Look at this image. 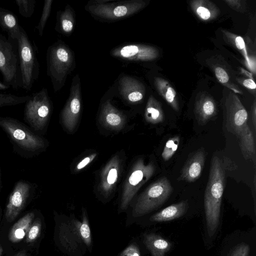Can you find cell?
<instances>
[{
  "instance_id": "obj_1",
  "label": "cell",
  "mask_w": 256,
  "mask_h": 256,
  "mask_svg": "<svg viewBox=\"0 0 256 256\" xmlns=\"http://www.w3.org/2000/svg\"><path fill=\"white\" fill-rule=\"evenodd\" d=\"M224 180L225 172L221 161L217 156H214L211 161L204 198L206 228L210 237L214 235L220 223Z\"/></svg>"
},
{
  "instance_id": "obj_2",
  "label": "cell",
  "mask_w": 256,
  "mask_h": 256,
  "mask_svg": "<svg viewBox=\"0 0 256 256\" xmlns=\"http://www.w3.org/2000/svg\"><path fill=\"white\" fill-rule=\"evenodd\" d=\"M0 127L7 135L14 150L23 157H33L46 146L47 142L43 138L16 119L0 116Z\"/></svg>"
},
{
  "instance_id": "obj_3",
  "label": "cell",
  "mask_w": 256,
  "mask_h": 256,
  "mask_svg": "<svg viewBox=\"0 0 256 256\" xmlns=\"http://www.w3.org/2000/svg\"><path fill=\"white\" fill-rule=\"evenodd\" d=\"M46 73L52 82L54 92L64 85L68 76L76 67L74 54L60 40L49 46L46 54Z\"/></svg>"
},
{
  "instance_id": "obj_4",
  "label": "cell",
  "mask_w": 256,
  "mask_h": 256,
  "mask_svg": "<svg viewBox=\"0 0 256 256\" xmlns=\"http://www.w3.org/2000/svg\"><path fill=\"white\" fill-rule=\"evenodd\" d=\"M19 58L22 88L30 90L40 74V64L36 49L32 44L24 29L21 26L16 40Z\"/></svg>"
},
{
  "instance_id": "obj_5",
  "label": "cell",
  "mask_w": 256,
  "mask_h": 256,
  "mask_svg": "<svg viewBox=\"0 0 256 256\" xmlns=\"http://www.w3.org/2000/svg\"><path fill=\"white\" fill-rule=\"evenodd\" d=\"M146 5V2L142 0H97L89 1L86 9L94 17L106 20H116L138 12Z\"/></svg>"
},
{
  "instance_id": "obj_6",
  "label": "cell",
  "mask_w": 256,
  "mask_h": 256,
  "mask_svg": "<svg viewBox=\"0 0 256 256\" xmlns=\"http://www.w3.org/2000/svg\"><path fill=\"white\" fill-rule=\"evenodd\" d=\"M173 192L169 180L165 176L150 184L138 198L133 208L134 217L142 216L163 204Z\"/></svg>"
},
{
  "instance_id": "obj_7",
  "label": "cell",
  "mask_w": 256,
  "mask_h": 256,
  "mask_svg": "<svg viewBox=\"0 0 256 256\" xmlns=\"http://www.w3.org/2000/svg\"><path fill=\"white\" fill-rule=\"evenodd\" d=\"M52 105L46 88L30 95L25 102L24 120L33 130L42 131L50 116Z\"/></svg>"
},
{
  "instance_id": "obj_8",
  "label": "cell",
  "mask_w": 256,
  "mask_h": 256,
  "mask_svg": "<svg viewBox=\"0 0 256 256\" xmlns=\"http://www.w3.org/2000/svg\"><path fill=\"white\" fill-rule=\"evenodd\" d=\"M0 72L4 84L14 90L22 88L17 42L0 33Z\"/></svg>"
},
{
  "instance_id": "obj_9",
  "label": "cell",
  "mask_w": 256,
  "mask_h": 256,
  "mask_svg": "<svg viewBox=\"0 0 256 256\" xmlns=\"http://www.w3.org/2000/svg\"><path fill=\"white\" fill-rule=\"evenodd\" d=\"M154 170L152 162L146 164L142 159L138 160L134 164L124 184L120 205L122 210L127 208L134 196L153 176Z\"/></svg>"
},
{
  "instance_id": "obj_10",
  "label": "cell",
  "mask_w": 256,
  "mask_h": 256,
  "mask_svg": "<svg viewBox=\"0 0 256 256\" xmlns=\"http://www.w3.org/2000/svg\"><path fill=\"white\" fill-rule=\"evenodd\" d=\"M226 91L222 100L226 128L238 136L248 125V114L236 94L229 90Z\"/></svg>"
},
{
  "instance_id": "obj_11",
  "label": "cell",
  "mask_w": 256,
  "mask_h": 256,
  "mask_svg": "<svg viewBox=\"0 0 256 256\" xmlns=\"http://www.w3.org/2000/svg\"><path fill=\"white\" fill-rule=\"evenodd\" d=\"M81 108L80 82L76 74L72 78L68 98L61 112L62 122L70 132L74 131L78 124Z\"/></svg>"
},
{
  "instance_id": "obj_12",
  "label": "cell",
  "mask_w": 256,
  "mask_h": 256,
  "mask_svg": "<svg viewBox=\"0 0 256 256\" xmlns=\"http://www.w3.org/2000/svg\"><path fill=\"white\" fill-rule=\"evenodd\" d=\"M110 54L122 60L134 62L153 60L159 56L158 51L155 47L140 44L120 46L112 49Z\"/></svg>"
},
{
  "instance_id": "obj_13",
  "label": "cell",
  "mask_w": 256,
  "mask_h": 256,
  "mask_svg": "<svg viewBox=\"0 0 256 256\" xmlns=\"http://www.w3.org/2000/svg\"><path fill=\"white\" fill-rule=\"evenodd\" d=\"M32 186L24 180L16 184L6 205L5 216L8 222L13 221L25 206L32 191Z\"/></svg>"
},
{
  "instance_id": "obj_14",
  "label": "cell",
  "mask_w": 256,
  "mask_h": 256,
  "mask_svg": "<svg viewBox=\"0 0 256 256\" xmlns=\"http://www.w3.org/2000/svg\"><path fill=\"white\" fill-rule=\"evenodd\" d=\"M120 166V160L116 155L102 169L98 188L106 198L108 196L114 188L119 176Z\"/></svg>"
},
{
  "instance_id": "obj_15",
  "label": "cell",
  "mask_w": 256,
  "mask_h": 256,
  "mask_svg": "<svg viewBox=\"0 0 256 256\" xmlns=\"http://www.w3.org/2000/svg\"><path fill=\"white\" fill-rule=\"evenodd\" d=\"M118 90L122 98L130 103L141 101L145 94L144 84L134 77L124 75L118 80Z\"/></svg>"
},
{
  "instance_id": "obj_16",
  "label": "cell",
  "mask_w": 256,
  "mask_h": 256,
  "mask_svg": "<svg viewBox=\"0 0 256 256\" xmlns=\"http://www.w3.org/2000/svg\"><path fill=\"white\" fill-rule=\"evenodd\" d=\"M206 154L204 150L195 152L186 161L182 168L178 180L194 182L201 176L204 168Z\"/></svg>"
},
{
  "instance_id": "obj_17",
  "label": "cell",
  "mask_w": 256,
  "mask_h": 256,
  "mask_svg": "<svg viewBox=\"0 0 256 256\" xmlns=\"http://www.w3.org/2000/svg\"><path fill=\"white\" fill-rule=\"evenodd\" d=\"M194 112L198 123L205 124L217 114L216 104L209 94L202 92L196 99Z\"/></svg>"
},
{
  "instance_id": "obj_18",
  "label": "cell",
  "mask_w": 256,
  "mask_h": 256,
  "mask_svg": "<svg viewBox=\"0 0 256 256\" xmlns=\"http://www.w3.org/2000/svg\"><path fill=\"white\" fill-rule=\"evenodd\" d=\"M100 120L106 128L114 130L123 128L126 122L125 116L116 108L110 100L102 104L100 115Z\"/></svg>"
},
{
  "instance_id": "obj_19",
  "label": "cell",
  "mask_w": 256,
  "mask_h": 256,
  "mask_svg": "<svg viewBox=\"0 0 256 256\" xmlns=\"http://www.w3.org/2000/svg\"><path fill=\"white\" fill-rule=\"evenodd\" d=\"M0 26L8 34V39L16 42L21 26L17 16L12 12L2 7H0Z\"/></svg>"
},
{
  "instance_id": "obj_20",
  "label": "cell",
  "mask_w": 256,
  "mask_h": 256,
  "mask_svg": "<svg viewBox=\"0 0 256 256\" xmlns=\"http://www.w3.org/2000/svg\"><path fill=\"white\" fill-rule=\"evenodd\" d=\"M143 238V242L152 256H164L172 246L170 242L154 233L145 234Z\"/></svg>"
},
{
  "instance_id": "obj_21",
  "label": "cell",
  "mask_w": 256,
  "mask_h": 256,
  "mask_svg": "<svg viewBox=\"0 0 256 256\" xmlns=\"http://www.w3.org/2000/svg\"><path fill=\"white\" fill-rule=\"evenodd\" d=\"M188 208L186 201L174 204L152 215L150 220L152 222H168L179 218L184 215Z\"/></svg>"
},
{
  "instance_id": "obj_22",
  "label": "cell",
  "mask_w": 256,
  "mask_h": 256,
  "mask_svg": "<svg viewBox=\"0 0 256 256\" xmlns=\"http://www.w3.org/2000/svg\"><path fill=\"white\" fill-rule=\"evenodd\" d=\"M75 18L74 10L67 4L64 10L58 11L56 13V30L66 35L70 34L74 27Z\"/></svg>"
},
{
  "instance_id": "obj_23",
  "label": "cell",
  "mask_w": 256,
  "mask_h": 256,
  "mask_svg": "<svg viewBox=\"0 0 256 256\" xmlns=\"http://www.w3.org/2000/svg\"><path fill=\"white\" fill-rule=\"evenodd\" d=\"M239 144L244 158L256 164V146L254 136L249 126L246 125L238 135Z\"/></svg>"
},
{
  "instance_id": "obj_24",
  "label": "cell",
  "mask_w": 256,
  "mask_h": 256,
  "mask_svg": "<svg viewBox=\"0 0 256 256\" xmlns=\"http://www.w3.org/2000/svg\"><path fill=\"white\" fill-rule=\"evenodd\" d=\"M69 225L72 231L79 242L80 243L83 242L88 248H90L92 246V236L86 212H83L82 222L73 219L71 220Z\"/></svg>"
},
{
  "instance_id": "obj_25",
  "label": "cell",
  "mask_w": 256,
  "mask_h": 256,
  "mask_svg": "<svg viewBox=\"0 0 256 256\" xmlns=\"http://www.w3.org/2000/svg\"><path fill=\"white\" fill-rule=\"evenodd\" d=\"M34 216L33 212H29L14 224L8 234V239L11 242H20L26 237Z\"/></svg>"
},
{
  "instance_id": "obj_26",
  "label": "cell",
  "mask_w": 256,
  "mask_h": 256,
  "mask_svg": "<svg viewBox=\"0 0 256 256\" xmlns=\"http://www.w3.org/2000/svg\"><path fill=\"white\" fill-rule=\"evenodd\" d=\"M190 5L196 15L204 20H213L216 17L219 12L216 6L209 0H192L190 2Z\"/></svg>"
},
{
  "instance_id": "obj_27",
  "label": "cell",
  "mask_w": 256,
  "mask_h": 256,
  "mask_svg": "<svg viewBox=\"0 0 256 256\" xmlns=\"http://www.w3.org/2000/svg\"><path fill=\"white\" fill-rule=\"evenodd\" d=\"M154 85L159 94L176 111L179 110L176 92L169 82L164 78H156Z\"/></svg>"
},
{
  "instance_id": "obj_28",
  "label": "cell",
  "mask_w": 256,
  "mask_h": 256,
  "mask_svg": "<svg viewBox=\"0 0 256 256\" xmlns=\"http://www.w3.org/2000/svg\"><path fill=\"white\" fill-rule=\"evenodd\" d=\"M58 238L61 245L70 253L76 252L78 244H81L72 231L69 224L66 222H62L60 226Z\"/></svg>"
},
{
  "instance_id": "obj_29",
  "label": "cell",
  "mask_w": 256,
  "mask_h": 256,
  "mask_svg": "<svg viewBox=\"0 0 256 256\" xmlns=\"http://www.w3.org/2000/svg\"><path fill=\"white\" fill-rule=\"evenodd\" d=\"M146 120L152 124L162 122L164 120V114L160 104L152 96L147 102L144 112Z\"/></svg>"
},
{
  "instance_id": "obj_30",
  "label": "cell",
  "mask_w": 256,
  "mask_h": 256,
  "mask_svg": "<svg viewBox=\"0 0 256 256\" xmlns=\"http://www.w3.org/2000/svg\"><path fill=\"white\" fill-rule=\"evenodd\" d=\"M214 74L218 81L234 92L242 94V92L237 86L234 84L230 80L228 72L221 66H217L214 68Z\"/></svg>"
},
{
  "instance_id": "obj_31",
  "label": "cell",
  "mask_w": 256,
  "mask_h": 256,
  "mask_svg": "<svg viewBox=\"0 0 256 256\" xmlns=\"http://www.w3.org/2000/svg\"><path fill=\"white\" fill-rule=\"evenodd\" d=\"M30 97V95L18 96L10 94H4L0 92V108L25 103Z\"/></svg>"
},
{
  "instance_id": "obj_32",
  "label": "cell",
  "mask_w": 256,
  "mask_h": 256,
  "mask_svg": "<svg viewBox=\"0 0 256 256\" xmlns=\"http://www.w3.org/2000/svg\"><path fill=\"white\" fill-rule=\"evenodd\" d=\"M52 2V0H46L44 1L42 14L39 22L36 26V28L38 30V35L40 36H42L43 35L46 24L51 12Z\"/></svg>"
},
{
  "instance_id": "obj_33",
  "label": "cell",
  "mask_w": 256,
  "mask_h": 256,
  "mask_svg": "<svg viewBox=\"0 0 256 256\" xmlns=\"http://www.w3.org/2000/svg\"><path fill=\"white\" fill-rule=\"evenodd\" d=\"M16 3L22 16L28 18L32 16L36 4V0H16Z\"/></svg>"
},
{
  "instance_id": "obj_34",
  "label": "cell",
  "mask_w": 256,
  "mask_h": 256,
  "mask_svg": "<svg viewBox=\"0 0 256 256\" xmlns=\"http://www.w3.org/2000/svg\"><path fill=\"white\" fill-rule=\"evenodd\" d=\"M180 140L178 136H174L166 142L162 154L164 160H169L174 155L178 149Z\"/></svg>"
},
{
  "instance_id": "obj_35",
  "label": "cell",
  "mask_w": 256,
  "mask_h": 256,
  "mask_svg": "<svg viewBox=\"0 0 256 256\" xmlns=\"http://www.w3.org/2000/svg\"><path fill=\"white\" fill-rule=\"evenodd\" d=\"M42 222L40 218L36 220L30 226L26 236V241L28 243L34 242L40 234Z\"/></svg>"
},
{
  "instance_id": "obj_36",
  "label": "cell",
  "mask_w": 256,
  "mask_h": 256,
  "mask_svg": "<svg viewBox=\"0 0 256 256\" xmlns=\"http://www.w3.org/2000/svg\"><path fill=\"white\" fill-rule=\"evenodd\" d=\"M226 34L228 35L230 38H232V40H234V42L232 43L234 44L238 50L240 51L244 56L247 63L248 64V66L250 67H252L250 60L248 57L246 52V46L244 39L240 36H235L233 34H229L228 32H227Z\"/></svg>"
},
{
  "instance_id": "obj_37",
  "label": "cell",
  "mask_w": 256,
  "mask_h": 256,
  "mask_svg": "<svg viewBox=\"0 0 256 256\" xmlns=\"http://www.w3.org/2000/svg\"><path fill=\"white\" fill-rule=\"evenodd\" d=\"M250 247L246 243L240 244L234 246L230 252L228 256H248Z\"/></svg>"
},
{
  "instance_id": "obj_38",
  "label": "cell",
  "mask_w": 256,
  "mask_h": 256,
  "mask_svg": "<svg viewBox=\"0 0 256 256\" xmlns=\"http://www.w3.org/2000/svg\"><path fill=\"white\" fill-rule=\"evenodd\" d=\"M120 256H140V254L138 246L136 244H132L124 250Z\"/></svg>"
},
{
  "instance_id": "obj_39",
  "label": "cell",
  "mask_w": 256,
  "mask_h": 256,
  "mask_svg": "<svg viewBox=\"0 0 256 256\" xmlns=\"http://www.w3.org/2000/svg\"><path fill=\"white\" fill-rule=\"evenodd\" d=\"M96 153H93L90 155L84 158L76 166V170H79L86 167L88 164L90 163L96 157Z\"/></svg>"
},
{
  "instance_id": "obj_40",
  "label": "cell",
  "mask_w": 256,
  "mask_h": 256,
  "mask_svg": "<svg viewBox=\"0 0 256 256\" xmlns=\"http://www.w3.org/2000/svg\"><path fill=\"white\" fill-rule=\"evenodd\" d=\"M242 84L247 88L250 90H255L256 88V84L254 80L250 78H245L242 80Z\"/></svg>"
},
{
  "instance_id": "obj_41",
  "label": "cell",
  "mask_w": 256,
  "mask_h": 256,
  "mask_svg": "<svg viewBox=\"0 0 256 256\" xmlns=\"http://www.w3.org/2000/svg\"><path fill=\"white\" fill-rule=\"evenodd\" d=\"M256 101L254 100V104L252 106V122L254 125V130L256 129Z\"/></svg>"
},
{
  "instance_id": "obj_42",
  "label": "cell",
  "mask_w": 256,
  "mask_h": 256,
  "mask_svg": "<svg viewBox=\"0 0 256 256\" xmlns=\"http://www.w3.org/2000/svg\"><path fill=\"white\" fill-rule=\"evenodd\" d=\"M10 88L9 86H8L0 81V90H6Z\"/></svg>"
},
{
  "instance_id": "obj_43",
  "label": "cell",
  "mask_w": 256,
  "mask_h": 256,
  "mask_svg": "<svg viewBox=\"0 0 256 256\" xmlns=\"http://www.w3.org/2000/svg\"><path fill=\"white\" fill-rule=\"evenodd\" d=\"M14 256H28L25 250H22L18 252Z\"/></svg>"
},
{
  "instance_id": "obj_44",
  "label": "cell",
  "mask_w": 256,
  "mask_h": 256,
  "mask_svg": "<svg viewBox=\"0 0 256 256\" xmlns=\"http://www.w3.org/2000/svg\"><path fill=\"white\" fill-rule=\"evenodd\" d=\"M2 252H3L2 247L1 245H0V256H2Z\"/></svg>"
}]
</instances>
